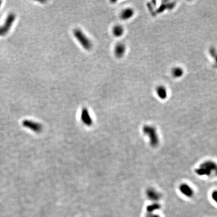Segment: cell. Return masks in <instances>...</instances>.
Instances as JSON below:
<instances>
[{
  "mask_svg": "<svg viewBox=\"0 0 217 217\" xmlns=\"http://www.w3.org/2000/svg\"><path fill=\"white\" fill-rule=\"evenodd\" d=\"M217 169V164L216 163L210 160L200 164V167L196 170V173L200 176L210 175L213 172L214 173Z\"/></svg>",
  "mask_w": 217,
  "mask_h": 217,
  "instance_id": "obj_1",
  "label": "cell"
},
{
  "mask_svg": "<svg viewBox=\"0 0 217 217\" xmlns=\"http://www.w3.org/2000/svg\"><path fill=\"white\" fill-rule=\"evenodd\" d=\"M74 34L77 40L85 49L89 50L92 49V42L82 31L79 29H75L74 31Z\"/></svg>",
  "mask_w": 217,
  "mask_h": 217,
  "instance_id": "obj_2",
  "label": "cell"
},
{
  "mask_svg": "<svg viewBox=\"0 0 217 217\" xmlns=\"http://www.w3.org/2000/svg\"><path fill=\"white\" fill-rule=\"evenodd\" d=\"M144 133L147 135L150 140L151 146L156 147L158 144L159 140L156 129L154 127L150 126H145L143 128Z\"/></svg>",
  "mask_w": 217,
  "mask_h": 217,
  "instance_id": "obj_3",
  "label": "cell"
},
{
  "mask_svg": "<svg viewBox=\"0 0 217 217\" xmlns=\"http://www.w3.org/2000/svg\"><path fill=\"white\" fill-rule=\"evenodd\" d=\"M22 125L26 128H28L35 132H40L42 130V126L40 124L31 120H24L23 121Z\"/></svg>",
  "mask_w": 217,
  "mask_h": 217,
  "instance_id": "obj_4",
  "label": "cell"
},
{
  "mask_svg": "<svg viewBox=\"0 0 217 217\" xmlns=\"http://www.w3.org/2000/svg\"><path fill=\"white\" fill-rule=\"evenodd\" d=\"M180 190L182 194L188 198H191L193 196V189L187 184H182L180 185Z\"/></svg>",
  "mask_w": 217,
  "mask_h": 217,
  "instance_id": "obj_5",
  "label": "cell"
},
{
  "mask_svg": "<svg viewBox=\"0 0 217 217\" xmlns=\"http://www.w3.org/2000/svg\"><path fill=\"white\" fill-rule=\"evenodd\" d=\"M126 46L123 43H118L116 45L114 53L116 57L120 59L124 56L125 53Z\"/></svg>",
  "mask_w": 217,
  "mask_h": 217,
  "instance_id": "obj_6",
  "label": "cell"
},
{
  "mask_svg": "<svg viewBox=\"0 0 217 217\" xmlns=\"http://www.w3.org/2000/svg\"><path fill=\"white\" fill-rule=\"evenodd\" d=\"M146 193H147L148 198L150 200L156 201V200H158L159 199H160V194L154 189H148Z\"/></svg>",
  "mask_w": 217,
  "mask_h": 217,
  "instance_id": "obj_7",
  "label": "cell"
},
{
  "mask_svg": "<svg viewBox=\"0 0 217 217\" xmlns=\"http://www.w3.org/2000/svg\"><path fill=\"white\" fill-rule=\"evenodd\" d=\"M134 15V11L132 9L128 8L124 10L121 14V18L124 20L129 19L132 17Z\"/></svg>",
  "mask_w": 217,
  "mask_h": 217,
  "instance_id": "obj_8",
  "label": "cell"
},
{
  "mask_svg": "<svg viewBox=\"0 0 217 217\" xmlns=\"http://www.w3.org/2000/svg\"><path fill=\"white\" fill-rule=\"evenodd\" d=\"M82 119L85 123L89 124L92 122L89 113L86 108H84L82 112Z\"/></svg>",
  "mask_w": 217,
  "mask_h": 217,
  "instance_id": "obj_9",
  "label": "cell"
},
{
  "mask_svg": "<svg viewBox=\"0 0 217 217\" xmlns=\"http://www.w3.org/2000/svg\"><path fill=\"white\" fill-rule=\"evenodd\" d=\"M113 33L117 37H121L124 33V29L120 25H117L113 28Z\"/></svg>",
  "mask_w": 217,
  "mask_h": 217,
  "instance_id": "obj_10",
  "label": "cell"
},
{
  "mask_svg": "<svg viewBox=\"0 0 217 217\" xmlns=\"http://www.w3.org/2000/svg\"><path fill=\"white\" fill-rule=\"evenodd\" d=\"M156 93L158 96L162 99H166L167 96L166 89V88L162 86H159L157 88Z\"/></svg>",
  "mask_w": 217,
  "mask_h": 217,
  "instance_id": "obj_11",
  "label": "cell"
},
{
  "mask_svg": "<svg viewBox=\"0 0 217 217\" xmlns=\"http://www.w3.org/2000/svg\"><path fill=\"white\" fill-rule=\"evenodd\" d=\"M160 207H161V206H160V205H159L158 204L154 203L148 206L146 209H147V213L152 214L153 211L158 210L159 209H160Z\"/></svg>",
  "mask_w": 217,
  "mask_h": 217,
  "instance_id": "obj_12",
  "label": "cell"
},
{
  "mask_svg": "<svg viewBox=\"0 0 217 217\" xmlns=\"http://www.w3.org/2000/svg\"><path fill=\"white\" fill-rule=\"evenodd\" d=\"M172 73L174 77L178 78V77H181L182 75L183 70L181 68H180V67H175L173 69Z\"/></svg>",
  "mask_w": 217,
  "mask_h": 217,
  "instance_id": "obj_13",
  "label": "cell"
},
{
  "mask_svg": "<svg viewBox=\"0 0 217 217\" xmlns=\"http://www.w3.org/2000/svg\"><path fill=\"white\" fill-rule=\"evenodd\" d=\"M211 198L215 202L217 203V191H215L211 193Z\"/></svg>",
  "mask_w": 217,
  "mask_h": 217,
  "instance_id": "obj_14",
  "label": "cell"
},
{
  "mask_svg": "<svg viewBox=\"0 0 217 217\" xmlns=\"http://www.w3.org/2000/svg\"><path fill=\"white\" fill-rule=\"evenodd\" d=\"M151 217H160V216L158 215L153 214H150Z\"/></svg>",
  "mask_w": 217,
  "mask_h": 217,
  "instance_id": "obj_15",
  "label": "cell"
},
{
  "mask_svg": "<svg viewBox=\"0 0 217 217\" xmlns=\"http://www.w3.org/2000/svg\"><path fill=\"white\" fill-rule=\"evenodd\" d=\"M214 174L215 176H217V169H216V170L214 171V173H213Z\"/></svg>",
  "mask_w": 217,
  "mask_h": 217,
  "instance_id": "obj_16",
  "label": "cell"
},
{
  "mask_svg": "<svg viewBox=\"0 0 217 217\" xmlns=\"http://www.w3.org/2000/svg\"><path fill=\"white\" fill-rule=\"evenodd\" d=\"M145 217H151V215L150 213H147V215H146Z\"/></svg>",
  "mask_w": 217,
  "mask_h": 217,
  "instance_id": "obj_17",
  "label": "cell"
}]
</instances>
